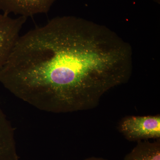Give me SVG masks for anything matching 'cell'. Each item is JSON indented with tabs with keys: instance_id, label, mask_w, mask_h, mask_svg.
I'll list each match as a JSON object with an SVG mask.
<instances>
[{
	"instance_id": "obj_1",
	"label": "cell",
	"mask_w": 160,
	"mask_h": 160,
	"mask_svg": "<svg viewBox=\"0 0 160 160\" xmlns=\"http://www.w3.org/2000/svg\"><path fill=\"white\" fill-rule=\"evenodd\" d=\"M132 70L128 43L106 26L73 17L54 18L20 36L0 71V82L43 111L95 108Z\"/></svg>"
},
{
	"instance_id": "obj_2",
	"label": "cell",
	"mask_w": 160,
	"mask_h": 160,
	"mask_svg": "<svg viewBox=\"0 0 160 160\" xmlns=\"http://www.w3.org/2000/svg\"><path fill=\"white\" fill-rule=\"evenodd\" d=\"M118 129L126 139L132 142L159 139L160 116L126 117L120 121Z\"/></svg>"
},
{
	"instance_id": "obj_3",
	"label": "cell",
	"mask_w": 160,
	"mask_h": 160,
	"mask_svg": "<svg viewBox=\"0 0 160 160\" xmlns=\"http://www.w3.org/2000/svg\"><path fill=\"white\" fill-rule=\"evenodd\" d=\"M27 18L0 13V71L9 58Z\"/></svg>"
},
{
	"instance_id": "obj_4",
	"label": "cell",
	"mask_w": 160,
	"mask_h": 160,
	"mask_svg": "<svg viewBox=\"0 0 160 160\" xmlns=\"http://www.w3.org/2000/svg\"><path fill=\"white\" fill-rule=\"evenodd\" d=\"M56 0H0V10L9 15L12 13L28 18L47 13Z\"/></svg>"
},
{
	"instance_id": "obj_5",
	"label": "cell",
	"mask_w": 160,
	"mask_h": 160,
	"mask_svg": "<svg viewBox=\"0 0 160 160\" xmlns=\"http://www.w3.org/2000/svg\"><path fill=\"white\" fill-rule=\"evenodd\" d=\"M0 160H19L13 128L6 115L1 110Z\"/></svg>"
},
{
	"instance_id": "obj_6",
	"label": "cell",
	"mask_w": 160,
	"mask_h": 160,
	"mask_svg": "<svg viewBox=\"0 0 160 160\" xmlns=\"http://www.w3.org/2000/svg\"><path fill=\"white\" fill-rule=\"evenodd\" d=\"M123 160H160V139L153 142L148 140L138 142Z\"/></svg>"
},
{
	"instance_id": "obj_7",
	"label": "cell",
	"mask_w": 160,
	"mask_h": 160,
	"mask_svg": "<svg viewBox=\"0 0 160 160\" xmlns=\"http://www.w3.org/2000/svg\"><path fill=\"white\" fill-rule=\"evenodd\" d=\"M84 160H109L103 158H102L95 157H89L85 159Z\"/></svg>"
}]
</instances>
